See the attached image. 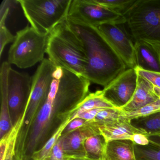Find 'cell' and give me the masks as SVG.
<instances>
[{
  "label": "cell",
  "mask_w": 160,
  "mask_h": 160,
  "mask_svg": "<svg viewBox=\"0 0 160 160\" xmlns=\"http://www.w3.org/2000/svg\"><path fill=\"white\" fill-rule=\"evenodd\" d=\"M56 68L48 58H45L32 77L30 96L25 108L24 122L17 140V148L19 150H25L32 124L50 90Z\"/></svg>",
  "instance_id": "3957f363"
},
{
  "label": "cell",
  "mask_w": 160,
  "mask_h": 160,
  "mask_svg": "<svg viewBox=\"0 0 160 160\" xmlns=\"http://www.w3.org/2000/svg\"><path fill=\"white\" fill-rule=\"evenodd\" d=\"M66 20L81 40L87 54L84 77L105 88L126 71V64L98 28L68 18Z\"/></svg>",
  "instance_id": "6da1fadb"
},
{
  "label": "cell",
  "mask_w": 160,
  "mask_h": 160,
  "mask_svg": "<svg viewBox=\"0 0 160 160\" xmlns=\"http://www.w3.org/2000/svg\"><path fill=\"white\" fill-rule=\"evenodd\" d=\"M123 16L136 41L160 47V0H137Z\"/></svg>",
  "instance_id": "277c9868"
},
{
  "label": "cell",
  "mask_w": 160,
  "mask_h": 160,
  "mask_svg": "<svg viewBox=\"0 0 160 160\" xmlns=\"http://www.w3.org/2000/svg\"><path fill=\"white\" fill-rule=\"evenodd\" d=\"M32 77L11 68L8 76V105L13 126L22 115L31 92Z\"/></svg>",
  "instance_id": "ba28073f"
},
{
  "label": "cell",
  "mask_w": 160,
  "mask_h": 160,
  "mask_svg": "<svg viewBox=\"0 0 160 160\" xmlns=\"http://www.w3.org/2000/svg\"><path fill=\"white\" fill-rule=\"evenodd\" d=\"M5 19L0 20V56H2L3 51L8 44L13 42L15 36H14L6 26Z\"/></svg>",
  "instance_id": "d4e9b609"
},
{
  "label": "cell",
  "mask_w": 160,
  "mask_h": 160,
  "mask_svg": "<svg viewBox=\"0 0 160 160\" xmlns=\"http://www.w3.org/2000/svg\"><path fill=\"white\" fill-rule=\"evenodd\" d=\"M107 143L101 133L88 138L85 142L86 156L94 160H104Z\"/></svg>",
  "instance_id": "ffe728a7"
},
{
  "label": "cell",
  "mask_w": 160,
  "mask_h": 160,
  "mask_svg": "<svg viewBox=\"0 0 160 160\" xmlns=\"http://www.w3.org/2000/svg\"><path fill=\"white\" fill-rule=\"evenodd\" d=\"M70 115L65 120L63 121L53 134L46 142L44 145L40 149L36 151L32 156L33 160H46L51 153L52 149L56 143L61 137L62 132L69 122L72 120Z\"/></svg>",
  "instance_id": "d6986e66"
},
{
  "label": "cell",
  "mask_w": 160,
  "mask_h": 160,
  "mask_svg": "<svg viewBox=\"0 0 160 160\" xmlns=\"http://www.w3.org/2000/svg\"><path fill=\"white\" fill-rule=\"evenodd\" d=\"M115 23H107L98 28L127 67H136L134 45L127 34Z\"/></svg>",
  "instance_id": "30bf717a"
},
{
  "label": "cell",
  "mask_w": 160,
  "mask_h": 160,
  "mask_svg": "<svg viewBox=\"0 0 160 160\" xmlns=\"http://www.w3.org/2000/svg\"><path fill=\"white\" fill-rule=\"evenodd\" d=\"M64 158L65 154L62 150V141L60 138L46 160H65Z\"/></svg>",
  "instance_id": "4316f807"
},
{
  "label": "cell",
  "mask_w": 160,
  "mask_h": 160,
  "mask_svg": "<svg viewBox=\"0 0 160 160\" xmlns=\"http://www.w3.org/2000/svg\"><path fill=\"white\" fill-rule=\"evenodd\" d=\"M31 27L49 34L67 19L72 0H18Z\"/></svg>",
  "instance_id": "5b68a950"
},
{
  "label": "cell",
  "mask_w": 160,
  "mask_h": 160,
  "mask_svg": "<svg viewBox=\"0 0 160 160\" xmlns=\"http://www.w3.org/2000/svg\"><path fill=\"white\" fill-rule=\"evenodd\" d=\"M64 159L65 160H94L88 158L87 156H70V155H65Z\"/></svg>",
  "instance_id": "4dcf8cb0"
},
{
  "label": "cell",
  "mask_w": 160,
  "mask_h": 160,
  "mask_svg": "<svg viewBox=\"0 0 160 160\" xmlns=\"http://www.w3.org/2000/svg\"><path fill=\"white\" fill-rule=\"evenodd\" d=\"M11 65L7 61L2 62L0 71V86L1 93V107L0 112V137H2L12 128L8 105L7 86Z\"/></svg>",
  "instance_id": "5bb4252c"
},
{
  "label": "cell",
  "mask_w": 160,
  "mask_h": 160,
  "mask_svg": "<svg viewBox=\"0 0 160 160\" xmlns=\"http://www.w3.org/2000/svg\"><path fill=\"white\" fill-rule=\"evenodd\" d=\"M138 77L135 69H127L102 90L104 98L114 107L122 108L133 96L137 86Z\"/></svg>",
  "instance_id": "9c48e42d"
},
{
  "label": "cell",
  "mask_w": 160,
  "mask_h": 160,
  "mask_svg": "<svg viewBox=\"0 0 160 160\" xmlns=\"http://www.w3.org/2000/svg\"><path fill=\"white\" fill-rule=\"evenodd\" d=\"M100 131L107 142L120 139L131 140L133 135L143 134L132 125L130 120L124 117L112 123L101 126Z\"/></svg>",
  "instance_id": "9a60e30c"
},
{
  "label": "cell",
  "mask_w": 160,
  "mask_h": 160,
  "mask_svg": "<svg viewBox=\"0 0 160 160\" xmlns=\"http://www.w3.org/2000/svg\"><path fill=\"white\" fill-rule=\"evenodd\" d=\"M48 36L29 26L18 32L9 49L7 62L20 69L30 68L42 62L45 58Z\"/></svg>",
  "instance_id": "8992f818"
},
{
  "label": "cell",
  "mask_w": 160,
  "mask_h": 160,
  "mask_svg": "<svg viewBox=\"0 0 160 160\" xmlns=\"http://www.w3.org/2000/svg\"><path fill=\"white\" fill-rule=\"evenodd\" d=\"M46 53L55 67L84 75L88 63L87 54L82 42L67 20L49 33Z\"/></svg>",
  "instance_id": "7a4b0ae2"
},
{
  "label": "cell",
  "mask_w": 160,
  "mask_h": 160,
  "mask_svg": "<svg viewBox=\"0 0 160 160\" xmlns=\"http://www.w3.org/2000/svg\"><path fill=\"white\" fill-rule=\"evenodd\" d=\"M159 110H160V98L155 102L147 105L133 112H124V117L131 121L136 118L148 116Z\"/></svg>",
  "instance_id": "cb8c5ba5"
},
{
  "label": "cell",
  "mask_w": 160,
  "mask_h": 160,
  "mask_svg": "<svg viewBox=\"0 0 160 160\" xmlns=\"http://www.w3.org/2000/svg\"><path fill=\"white\" fill-rule=\"evenodd\" d=\"M137 0H93L95 3L123 15L136 2Z\"/></svg>",
  "instance_id": "603a6c76"
},
{
  "label": "cell",
  "mask_w": 160,
  "mask_h": 160,
  "mask_svg": "<svg viewBox=\"0 0 160 160\" xmlns=\"http://www.w3.org/2000/svg\"><path fill=\"white\" fill-rule=\"evenodd\" d=\"M125 116V112L121 108H104L98 112L92 121L99 127L112 123Z\"/></svg>",
  "instance_id": "7402d4cb"
},
{
  "label": "cell",
  "mask_w": 160,
  "mask_h": 160,
  "mask_svg": "<svg viewBox=\"0 0 160 160\" xmlns=\"http://www.w3.org/2000/svg\"><path fill=\"white\" fill-rule=\"evenodd\" d=\"M154 86L145 78L138 75L137 86L132 100L121 108L125 112H133L160 99Z\"/></svg>",
  "instance_id": "4fadbf2b"
},
{
  "label": "cell",
  "mask_w": 160,
  "mask_h": 160,
  "mask_svg": "<svg viewBox=\"0 0 160 160\" xmlns=\"http://www.w3.org/2000/svg\"><path fill=\"white\" fill-rule=\"evenodd\" d=\"M138 75L145 78L156 88L160 89V73L145 71L140 68H135Z\"/></svg>",
  "instance_id": "484cf974"
},
{
  "label": "cell",
  "mask_w": 160,
  "mask_h": 160,
  "mask_svg": "<svg viewBox=\"0 0 160 160\" xmlns=\"http://www.w3.org/2000/svg\"><path fill=\"white\" fill-rule=\"evenodd\" d=\"M32 160V158H30V159H26V160Z\"/></svg>",
  "instance_id": "836d02e7"
},
{
  "label": "cell",
  "mask_w": 160,
  "mask_h": 160,
  "mask_svg": "<svg viewBox=\"0 0 160 160\" xmlns=\"http://www.w3.org/2000/svg\"><path fill=\"white\" fill-rule=\"evenodd\" d=\"M136 160H160V146L151 142L146 146L134 144Z\"/></svg>",
  "instance_id": "44dd1931"
},
{
  "label": "cell",
  "mask_w": 160,
  "mask_h": 160,
  "mask_svg": "<svg viewBox=\"0 0 160 160\" xmlns=\"http://www.w3.org/2000/svg\"><path fill=\"white\" fill-rule=\"evenodd\" d=\"M104 108H96V109L85 111L77 116L75 118H79L85 120L87 121H92L94 119L98 112H100Z\"/></svg>",
  "instance_id": "f1b7e54d"
},
{
  "label": "cell",
  "mask_w": 160,
  "mask_h": 160,
  "mask_svg": "<svg viewBox=\"0 0 160 160\" xmlns=\"http://www.w3.org/2000/svg\"><path fill=\"white\" fill-rule=\"evenodd\" d=\"M134 144L130 139L108 141L107 143L104 160H136Z\"/></svg>",
  "instance_id": "2e32d148"
},
{
  "label": "cell",
  "mask_w": 160,
  "mask_h": 160,
  "mask_svg": "<svg viewBox=\"0 0 160 160\" xmlns=\"http://www.w3.org/2000/svg\"><path fill=\"white\" fill-rule=\"evenodd\" d=\"M159 51H160V47H159Z\"/></svg>",
  "instance_id": "e575fe53"
},
{
  "label": "cell",
  "mask_w": 160,
  "mask_h": 160,
  "mask_svg": "<svg viewBox=\"0 0 160 160\" xmlns=\"http://www.w3.org/2000/svg\"><path fill=\"white\" fill-rule=\"evenodd\" d=\"M68 18L96 28L107 23H125L122 15L95 3L93 0H72Z\"/></svg>",
  "instance_id": "52a82bcc"
},
{
  "label": "cell",
  "mask_w": 160,
  "mask_h": 160,
  "mask_svg": "<svg viewBox=\"0 0 160 160\" xmlns=\"http://www.w3.org/2000/svg\"><path fill=\"white\" fill-rule=\"evenodd\" d=\"M131 140L136 145L139 146H146L149 143L150 141L148 137L141 133H137L133 135L131 138Z\"/></svg>",
  "instance_id": "f546056e"
},
{
  "label": "cell",
  "mask_w": 160,
  "mask_h": 160,
  "mask_svg": "<svg viewBox=\"0 0 160 160\" xmlns=\"http://www.w3.org/2000/svg\"><path fill=\"white\" fill-rule=\"evenodd\" d=\"M114 107L104 98L102 91H97L89 93L71 113L73 120L85 111L96 108H114Z\"/></svg>",
  "instance_id": "e0dca14e"
},
{
  "label": "cell",
  "mask_w": 160,
  "mask_h": 160,
  "mask_svg": "<svg viewBox=\"0 0 160 160\" xmlns=\"http://www.w3.org/2000/svg\"><path fill=\"white\" fill-rule=\"evenodd\" d=\"M87 122V121L79 118H76L72 120L64 129L62 136H64L70 133L77 130L78 128H81L85 125Z\"/></svg>",
  "instance_id": "83f0119b"
},
{
  "label": "cell",
  "mask_w": 160,
  "mask_h": 160,
  "mask_svg": "<svg viewBox=\"0 0 160 160\" xmlns=\"http://www.w3.org/2000/svg\"><path fill=\"white\" fill-rule=\"evenodd\" d=\"M136 67L145 71L160 73L159 47L143 41L134 44Z\"/></svg>",
  "instance_id": "7c38bea8"
},
{
  "label": "cell",
  "mask_w": 160,
  "mask_h": 160,
  "mask_svg": "<svg viewBox=\"0 0 160 160\" xmlns=\"http://www.w3.org/2000/svg\"><path fill=\"white\" fill-rule=\"evenodd\" d=\"M149 140L151 142L157 144L160 146V135H159L151 136L148 137Z\"/></svg>",
  "instance_id": "1f68e13d"
},
{
  "label": "cell",
  "mask_w": 160,
  "mask_h": 160,
  "mask_svg": "<svg viewBox=\"0 0 160 160\" xmlns=\"http://www.w3.org/2000/svg\"><path fill=\"white\" fill-rule=\"evenodd\" d=\"M98 134H101L100 127L92 121H87V123L81 128L62 136L61 138L64 154L70 156H86L85 141L88 138Z\"/></svg>",
  "instance_id": "8fae6325"
},
{
  "label": "cell",
  "mask_w": 160,
  "mask_h": 160,
  "mask_svg": "<svg viewBox=\"0 0 160 160\" xmlns=\"http://www.w3.org/2000/svg\"><path fill=\"white\" fill-rule=\"evenodd\" d=\"M154 89H155V92H156L158 96L160 98V89L154 87Z\"/></svg>",
  "instance_id": "d6a6232c"
},
{
  "label": "cell",
  "mask_w": 160,
  "mask_h": 160,
  "mask_svg": "<svg viewBox=\"0 0 160 160\" xmlns=\"http://www.w3.org/2000/svg\"><path fill=\"white\" fill-rule=\"evenodd\" d=\"M132 125L146 136L160 135V110L131 121Z\"/></svg>",
  "instance_id": "ac0fdd59"
}]
</instances>
